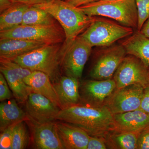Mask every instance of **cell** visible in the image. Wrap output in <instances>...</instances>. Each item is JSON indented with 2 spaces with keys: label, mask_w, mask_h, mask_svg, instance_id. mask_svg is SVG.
Masks as SVG:
<instances>
[{
  "label": "cell",
  "mask_w": 149,
  "mask_h": 149,
  "mask_svg": "<svg viewBox=\"0 0 149 149\" xmlns=\"http://www.w3.org/2000/svg\"><path fill=\"white\" fill-rule=\"evenodd\" d=\"M15 124L10 125L1 132L0 135V149H12L14 128Z\"/></svg>",
  "instance_id": "obj_27"
},
{
  "label": "cell",
  "mask_w": 149,
  "mask_h": 149,
  "mask_svg": "<svg viewBox=\"0 0 149 149\" xmlns=\"http://www.w3.org/2000/svg\"><path fill=\"white\" fill-rule=\"evenodd\" d=\"M92 47L80 36L65 40L61 49L62 72L80 79L91 55Z\"/></svg>",
  "instance_id": "obj_6"
},
{
  "label": "cell",
  "mask_w": 149,
  "mask_h": 149,
  "mask_svg": "<svg viewBox=\"0 0 149 149\" xmlns=\"http://www.w3.org/2000/svg\"><path fill=\"white\" fill-rule=\"evenodd\" d=\"M0 71L5 77L16 100L19 103H24L32 91L24 79L32 71L10 59L2 58H0Z\"/></svg>",
  "instance_id": "obj_9"
},
{
  "label": "cell",
  "mask_w": 149,
  "mask_h": 149,
  "mask_svg": "<svg viewBox=\"0 0 149 149\" xmlns=\"http://www.w3.org/2000/svg\"><path fill=\"white\" fill-rule=\"evenodd\" d=\"M31 5L15 3L6 10L1 13L0 31L8 30L21 25L23 15Z\"/></svg>",
  "instance_id": "obj_23"
},
{
  "label": "cell",
  "mask_w": 149,
  "mask_h": 149,
  "mask_svg": "<svg viewBox=\"0 0 149 149\" xmlns=\"http://www.w3.org/2000/svg\"><path fill=\"white\" fill-rule=\"evenodd\" d=\"M24 81L32 92L47 97L61 109L53 84L47 74L41 71H32L24 78Z\"/></svg>",
  "instance_id": "obj_19"
},
{
  "label": "cell",
  "mask_w": 149,
  "mask_h": 149,
  "mask_svg": "<svg viewBox=\"0 0 149 149\" xmlns=\"http://www.w3.org/2000/svg\"><path fill=\"white\" fill-rule=\"evenodd\" d=\"M24 104L29 120L40 124L55 121L61 110L47 97L33 92L29 94Z\"/></svg>",
  "instance_id": "obj_12"
},
{
  "label": "cell",
  "mask_w": 149,
  "mask_h": 149,
  "mask_svg": "<svg viewBox=\"0 0 149 149\" xmlns=\"http://www.w3.org/2000/svg\"><path fill=\"white\" fill-rule=\"evenodd\" d=\"M47 45L42 42L24 39H0V58H14Z\"/></svg>",
  "instance_id": "obj_18"
},
{
  "label": "cell",
  "mask_w": 149,
  "mask_h": 149,
  "mask_svg": "<svg viewBox=\"0 0 149 149\" xmlns=\"http://www.w3.org/2000/svg\"><path fill=\"white\" fill-rule=\"evenodd\" d=\"M26 121L31 129L34 148L64 149L58 134L55 121L42 124Z\"/></svg>",
  "instance_id": "obj_14"
},
{
  "label": "cell",
  "mask_w": 149,
  "mask_h": 149,
  "mask_svg": "<svg viewBox=\"0 0 149 149\" xmlns=\"http://www.w3.org/2000/svg\"><path fill=\"white\" fill-rule=\"evenodd\" d=\"M133 29L104 17L94 16L91 24L79 35L93 47H109L133 34Z\"/></svg>",
  "instance_id": "obj_5"
},
{
  "label": "cell",
  "mask_w": 149,
  "mask_h": 149,
  "mask_svg": "<svg viewBox=\"0 0 149 149\" xmlns=\"http://www.w3.org/2000/svg\"><path fill=\"white\" fill-rule=\"evenodd\" d=\"M102 1H113V0H102Z\"/></svg>",
  "instance_id": "obj_37"
},
{
  "label": "cell",
  "mask_w": 149,
  "mask_h": 149,
  "mask_svg": "<svg viewBox=\"0 0 149 149\" xmlns=\"http://www.w3.org/2000/svg\"><path fill=\"white\" fill-rule=\"evenodd\" d=\"M56 119L73 124L94 137L104 138L116 129L113 114L104 105L93 106L80 103L61 110Z\"/></svg>",
  "instance_id": "obj_1"
},
{
  "label": "cell",
  "mask_w": 149,
  "mask_h": 149,
  "mask_svg": "<svg viewBox=\"0 0 149 149\" xmlns=\"http://www.w3.org/2000/svg\"><path fill=\"white\" fill-rule=\"evenodd\" d=\"M116 130L141 132L149 127V115L138 109L123 113L113 114Z\"/></svg>",
  "instance_id": "obj_17"
},
{
  "label": "cell",
  "mask_w": 149,
  "mask_h": 149,
  "mask_svg": "<svg viewBox=\"0 0 149 149\" xmlns=\"http://www.w3.org/2000/svg\"><path fill=\"white\" fill-rule=\"evenodd\" d=\"M53 84L61 109L81 103L79 79L68 75H62Z\"/></svg>",
  "instance_id": "obj_15"
},
{
  "label": "cell",
  "mask_w": 149,
  "mask_h": 149,
  "mask_svg": "<svg viewBox=\"0 0 149 149\" xmlns=\"http://www.w3.org/2000/svg\"><path fill=\"white\" fill-rule=\"evenodd\" d=\"M144 87L133 84L116 89L107 99L103 105L113 114L123 113L139 109Z\"/></svg>",
  "instance_id": "obj_10"
},
{
  "label": "cell",
  "mask_w": 149,
  "mask_h": 149,
  "mask_svg": "<svg viewBox=\"0 0 149 149\" xmlns=\"http://www.w3.org/2000/svg\"><path fill=\"white\" fill-rule=\"evenodd\" d=\"M139 109L149 115V84L144 88Z\"/></svg>",
  "instance_id": "obj_31"
},
{
  "label": "cell",
  "mask_w": 149,
  "mask_h": 149,
  "mask_svg": "<svg viewBox=\"0 0 149 149\" xmlns=\"http://www.w3.org/2000/svg\"><path fill=\"white\" fill-rule=\"evenodd\" d=\"M126 51L120 44L102 51L90 73L94 80L110 79L126 56Z\"/></svg>",
  "instance_id": "obj_11"
},
{
  "label": "cell",
  "mask_w": 149,
  "mask_h": 149,
  "mask_svg": "<svg viewBox=\"0 0 149 149\" xmlns=\"http://www.w3.org/2000/svg\"><path fill=\"white\" fill-rule=\"evenodd\" d=\"M56 20L46 11L35 6H31L23 15L22 25H53L56 24Z\"/></svg>",
  "instance_id": "obj_24"
},
{
  "label": "cell",
  "mask_w": 149,
  "mask_h": 149,
  "mask_svg": "<svg viewBox=\"0 0 149 149\" xmlns=\"http://www.w3.org/2000/svg\"><path fill=\"white\" fill-rule=\"evenodd\" d=\"M138 14L137 30L141 28L147 19L149 18V0H135Z\"/></svg>",
  "instance_id": "obj_26"
},
{
  "label": "cell",
  "mask_w": 149,
  "mask_h": 149,
  "mask_svg": "<svg viewBox=\"0 0 149 149\" xmlns=\"http://www.w3.org/2000/svg\"><path fill=\"white\" fill-rule=\"evenodd\" d=\"M25 122L21 121L15 125L12 149H25L29 145L30 135Z\"/></svg>",
  "instance_id": "obj_25"
},
{
  "label": "cell",
  "mask_w": 149,
  "mask_h": 149,
  "mask_svg": "<svg viewBox=\"0 0 149 149\" xmlns=\"http://www.w3.org/2000/svg\"><path fill=\"white\" fill-rule=\"evenodd\" d=\"M79 8L89 16L107 17L126 27L138 28V14L135 0H100Z\"/></svg>",
  "instance_id": "obj_4"
},
{
  "label": "cell",
  "mask_w": 149,
  "mask_h": 149,
  "mask_svg": "<svg viewBox=\"0 0 149 149\" xmlns=\"http://www.w3.org/2000/svg\"><path fill=\"white\" fill-rule=\"evenodd\" d=\"M113 78L103 80H88L80 84L81 103L101 106L116 90Z\"/></svg>",
  "instance_id": "obj_13"
},
{
  "label": "cell",
  "mask_w": 149,
  "mask_h": 149,
  "mask_svg": "<svg viewBox=\"0 0 149 149\" xmlns=\"http://www.w3.org/2000/svg\"><path fill=\"white\" fill-rule=\"evenodd\" d=\"M29 120L25 111L19 106L14 99L1 102L0 104V131L22 121Z\"/></svg>",
  "instance_id": "obj_21"
},
{
  "label": "cell",
  "mask_w": 149,
  "mask_h": 149,
  "mask_svg": "<svg viewBox=\"0 0 149 149\" xmlns=\"http://www.w3.org/2000/svg\"><path fill=\"white\" fill-rule=\"evenodd\" d=\"M140 133L115 129L104 137L107 148L137 149V140Z\"/></svg>",
  "instance_id": "obj_22"
},
{
  "label": "cell",
  "mask_w": 149,
  "mask_h": 149,
  "mask_svg": "<svg viewBox=\"0 0 149 149\" xmlns=\"http://www.w3.org/2000/svg\"><path fill=\"white\" fill-rule=\"evenodd\" d=\"M116 89L133 84H139L144 88L149 84L148 68L134 56H126L113 77Z\"/></svg>",
  "instance_id": "obj_8"
},
{
  "label": "cell",
  "mask_w": 149,
  "mask_h": 149,
  "mask_svg": "<svg viewBox=\"0 0 149 149\" xmlns=\"http://www.w3.org/2000/svg\"><path fill=\"white\" fill-rule=\"evenodd\" d=\"M5 77L2 73H0V101H4L11 98L12 94Z\"/></svg>",
  "instance_id": "obj_28"
},
{
  "label": "cell",
  "mask_w": 149,
  "mask_h": 149,
  "mask_svg": "<svg viewBox=\"0 0 149 149\" xmlns=\"http://www.w3.org/2000/svg\"><path fill=\"white\" fill-rule=\"evenodd\" d=\"M148 74H149V67L148 68Z\"/></svg>",
  "instance_id": "obj_36"
},
{
  "label": "cell",
  "mask_w": 149,
  "mask_h": 149,
  "mask_svg": "<svg viewBox=\"0 0 149 149\" xmlns=\"http://www.w3.org/2000/svg\"><path fill=\"white\" fill-rule=\"evenodd\" d=\"M107 147L104 137L90 136L87 149H106Z\"/></svg>",
  "instance_id": "obj_29"
},
{
  "label": "cell",
  "mask_w": 149,
  "mask_h": 149,
  "mask_svg": "<svg viewBox=\"0 0 149 149\" xmlns=\"http://www.w3.org/2000/svg\"><path fill=\"white\" fill-rule=\"evenodd\" d=\"M33 6L47 12L58 22L64 31L65 40H73L81 35L94 19V16L87 15L80 8L64 0H48Z\"/></svg>",
  "instance_id": "obj_2"
},
{
  "label": "cell",
  "mask_w": 149,
  "mask_h": 149,
  "mask_svg": "<svg viewBox=\"0 0 149 149\" xmlns=\"http://www.w3.org/2000/svg\"><path fill=\"white\" fill-rule=\"evenodd\" d=\"M14 2L33 6L47 1L48 0H12Z\"/></svg>",
  "instance_id": "obj_34"
},
{
  "label": "cell",
  "mask_w": 149,
  "mask_h": 149,
  "mask_svg": "<svg viewBox=\"0 0 149 149\" xmlns=\"http://www.w3.org/2000/svg\"><path fill=\"white\" fill-rule=\"evenodd\" d=\"M61 45V43L46 45L10 59L31 71L45 72L54 83L62 76Z\"/></svg>",
  "instance_id": "obj_3"
},
{
  "label": "cell",
  "mask_w": 149,
  "mask_h": 149,
  "mask_svg": "<svg viewBox=\"0 0 149 149\" xmlns=\"http://www.w3.org/2000/svg\"><path fill=\"white\" fill-rule=\"evenodd\" d=\"M137 149H149V127L142 130L139 134Z\"/></svg>",
  "instance_id": "obj_30"
},
{
  "label": "cell",
  "mask_w": 149,
  "mask_h": 149,
  "mask_svg": "<svg viewBox=\"0 0 149 149\" xmlns=\"http://www.w3.org/2000/svg\"><path fill=\"white\" fill-rule=\"evenodd\" d=\"M65 1L74 6L79 7L81 6L97 1L100 0H65Z\"/></svg>",
  "instance_id": "obj_32"
},
{
  "label": "cell",
  "mask_w": 149,
  "mask_h": 149,
  "mask_svg": "<svg viewBox=\"0 0 149 149\" xmlns=\"http://www.w3.org/2000/svg\"><path fill=\"white\" fill-rule=\"evenodd\" d=\"M126 53L136 57L147 68L149 67V38L137 30L120 41Z\"/></svg>",
  "instance_id": "obj_20"
},
{
  "label": "cell",
  "mask_w": 149,
  "mask_h": 149,
  "mask_svg": "<svg viewBox=\"0 0 149 149\" xmlns=\"http://www.w3.org/2000/svg\"><path fill=\"white\" fill-rule=\"evenodd\" d=\"M20 39L40 41L48 45L60 44L65 40L62 28L58 24L51 25H20L0 31V39Z\"/></svg>",
  "instance_id": "obj_7"
},
{
  "label": "cell",
  "mask_w": 149,
  "mask_h": 149,
  "mask_svg": "<svg viewBox=\"0 0 149 149\" xmlns=\"http://www.w3.org/2000/svg\"><path fill=\"white\" fill-rule=\"evenodd\" d=\"M15 3L12 0H0V12L1 13L11 7Z\"/></svg>",
  "instance_id": "obj_33"
},
{
  "label": "cell",
  "mask_w": 149,
  "mask_h": 149,
  "mask_svg": "<svg viewBox=\"0 0 149 149\" xmlns=\"http://www.w3.org/2000/svg\"><path fill=\"white\" fill-rule=\"evenodd\" d=\"M57 131L64 149H87L90 135L83 129L65 121H56Z\"/></svg>",
  "instance_id": "obj_16"
},
{
  "label": "cell",
  "mask_w": 149,
  "mask_h": 149,
  "mask_svg": "<svg viewBox=\"0 0 149 149\" xmlns=\"http://www.w3.org/2000/svg\"><path fill=\"white\" fill-rule=\"evenodd\" d=\"M140 32L149 38V18L144 23Z\"/></svg>",
  "instance_id": "obj_35"
}]
</instances>
